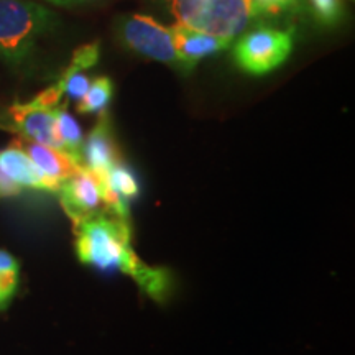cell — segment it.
<instances>
[{"instance_id": "cell-4", "label": "cell", "mask_w": 355, "mask_h": 355, "mask_svg": "<svg viewBox=\"0 0 355 355\" xmlns=\"http://www.w3.org/2000/svg\"><path fill=\"white\" fill-rule=\"evenodd\" d=\"M295 37L288 30L260 26L239 38L234 44L235 66L248 76H265L273 73L290 58Z\"/></svg>"}, {"instance_id": "cell-11", "label": "cell", "mask_w": 355, "mask_h": 355, "mask_svg": "<svg viewBox=\"0 0 355 355\" xmlns=\"http://www.w3.org/2000/svg\"><path fill=\"white\" fill-rule=\"evenodd\" d=\"M20 144L24 152L28 155V158L35 163V166L38 168L40 173L44 178L51 181L53 184L60 186L63 181L68 180L69 176H73L79 168L76 163L71 159L68 155L60 152V150L51 148V146L42 145V144H35V141H28V140H17Z\"/></svg>"}, {"instance_id": "cell-2", "label": "cell", "mask_w": 355, "mask_h": 355, "mask_svg": "<svg viewBox=\"0 0 355 355\" xmlns=\"http://www.w3.org/2000/svg\"><path fill=\"white\" fill-rule=\"evenodd\" d=\"M60 26V17L33 0H0V63L21 68Z\"/></svg>"}, {"instance_id": "cell-6", "label": "cell", "mask_w": 355, "mask_h": 355, "mask_svg": "<svg viewBox=\"0 0 355 355\" xmlns=\"http://www.w3.org/2000/svg\"><path fill=\"white\" fill-rule=\"evenodd\" d=\"M250 0H207L191 28L232 42L254 20Z\"/></svg>"}, {"instance_id": "cell-7", "label": "cell", "mask_w": 355, "mask_h": 355, "mask_svg": "<svg viewBox=\"0 0 355 355\" xmlns=\"http://www.w3.org/2000/svg\"><path fill=\"white\" fill-rule=\"evenodd\" d=\"M58 196H60L61 207L73 225L105 212L102 181L84 168H79L73 176L61 183Z\"/></svg>"}, {"instance_id": "cell-8", "label": "cell", "mask_w": 355, "mask_h": 355, "mask_svg": "<svg viewBox=\"0 0 355 355\" xmlns=\"http://www.w3.org/2000/svg\"><path fill=\"white\" fill-rule=\"evenodd\" d=\"M83 168L102 180L112 166L121 163V153L115 145L112 125L107 112L99 114L94 128L83 144Z\"/></svg>"}, {"instance_id": "cell-16", "label": "cell", "mask_w": 355, "mask_h": 355, "mask_svg": "<svg viewBox=\"0 0 355 355\" xmlns=\"http://www.w3.org/2000/svg\"><path fill=\"white\" fill-rule=\"evenodd\" d=\"M252 8L257 15H283L286 12H295L303 6L304 0H250Z\"/></svg>"}, {"instance_id": "cell-14", "label": "cell", "mask_w": 355, "mask_h": 355, "mask_svg": "<svg viewBox=\"0 0 355 355\" xmlns=\"http://www.w3.org/2000/svg\"><path fill=\"white\" fill-rule=\"evenodd\" d=\"M20 282V263L10 252L0 250V311L15 298Z\"/></svg>"}, {"instance_id": "cell-3", "label": "cell", "mask_w": 355, "mask_h": 355, "mask_svg": "<svg viewBox=\"0 0 355 355\" xmlns=\"http://www.w3.org/2000/svg\"><path fill=\"white\" fill-rule=\"evenodd\" d=\"M115 32L119 42L135 55L170 66L178 73H191V69L178 56L170 28L153 17L144 13L122 17L115 25Z\"/></svg>"}, {"instance_id": "cell-1", "label": "cell", "mask_w": 355, "mask_h": 355, "mask_svg": "<svg viewBox=\"0 0 355 355\" xmlns=\"http://www.w3.org/2000/svg\"><path fill=\"white\" fill-rule=\"evenodd\" d=\"M76 254L84 265L99 270L125 273L152 298L162 301L168 291V277L163 270L144 263L132 247L128 220L101 212L74 224Z\"/></svg>"}, {"instance_id": "cell-9", "label": "cell", "mask_w": 355, "mask_h": 355, "mask_svg": "<svg viewBox=\"0 0 355 355\" xmlns=\"http://www.w3.org/2000/svg\"><path fill=\"white\" fill-rule=\"evenodd\" d=\"M0 173L21 191L35 189L58 193V186L40 173L17 140L12 141L7 148L0 150Z\"/></svg>"}, {"instance_id": "cell-13", "label": "cell", "mask_w": 355, "mask_h": 355, "mask_svg": "<svg viewBox=\"0 0 355 355\" xmlns=\"http://www.w3.org/2000/svg\"><path fill=\"white\" fill-rule=\"evenodd\" d=\"M114 97V83L107 76H99L89 84L87 92L81 101H78L76 110L79 114L92 115L102 114L107 109L109 102Z\"/></svg>"}, {"instance_id": "cell-12", "label": "cell", "mask_w": 355, "mask_h": 355, "mask_svg": "<svg viewBox=\"0 0 355 355\" xmlns=\"http://www.w3.org/2000/svg\"><path fill=\"white\" fill-rule=\"evenodd\" d=\"M56 130L61 146H63V153L68 155L78 166L83 168V130L76 119L68 112L66 105L56 109Z\"/></svg>"}, {"instance_id": "cell-17", "label": "cell", "mask_w": 355, "mask_h": 355, "mask_svg": "<svg viewBox=\"0 0 355 355\" xmlns=\"http://www.w3.org/2000/svg\"><path fill=\"white\" fill-rule=\"evenodd\" d=\"M207 0H170L173 15L178 19L176 24H183L188 26L193 25V21L196 20V17L202 10Z\"/></svg>"}, {"instance_id": "cell-15", "label": "cell", "mask_w": 355, "mask_h": 355, "mask_svg": "<svg viewBox=\"0 0 355 355\" xmlns=\"http://www.w3.org/2000/svg\"><path fill=\"white\" fill-rule=\"evenodd\" d=\"M314 20L322 28H336L344 19V0H308Z\"/></svg>"}, {"instance_id": "cell-10", "label": "cell", "mask_w": 355, "mask_h": 355, "mask_svg": "<svg viewBox=\"0 0 355 355\" xmlns=\"http://www.w3.org/2000/svg\"><path fill=\"white\" fill-rule=\"evenodd\" d=\"M170 32L178 56L191 71L204 58L225 51L230 46L229 40L212 37L183 24H175Z\"/></svg>"}, {"instance_id": "cell-5", "label": "cell", "mask_w": 355, "mask_h": 355, "mask_svg": "<svg viewBox=\"0 0 355 355\" xmlns=\"http://www.w3.org/2000/svg\"><path fill=\"white\" fill-rule=\"evenodd\" d=\"M56 109L42 107L33 99L17 102L0 115V127L19 133L21 140L35 141L63 152L56 130Z\"/></svg>"}, {"instance_id": "cell-18", "label": "cell", "mask_w": 355, "mask_h": 355, "mask_svg": "<svg viewBox=\"0 0 355 355\" xmlns=\"http://www.w3.org/2000/svg\"><path fill=\"white\" fill-rule=\"evenodd\" d=\"M44 2L51 3V6H56V7H63V8H73V7L83 6V3L89 2V0H44Z\"/></svg>"}]
</instances>
